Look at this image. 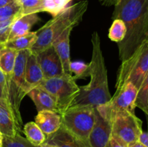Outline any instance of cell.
<instances>
[{"label": "cell", "instance_id": "obj_1", "mask_svg": "<svg viewBox=\"0 0 148 147\" xmlns=\"http://www.w3.org/2000/svg\"><path fill=\"white\" fill-rule=\"evenodd\" d=\"M113 20H122L127 34L118 43L121 61L130 57L148 38V0H119L115 4Z\"/></svg>", "mask_w": 148, "mask_h": 147}, {"label": "cell", "instance_id": "obj_5", "mask_svg": "<svg viewBox=\"0 0 148 147\" xmlns=\"http://www.w3.org/2000/svg\"><path fill=\"white\" fill-rule=\"evenodd\" d=\"M117 74L116 88L132 82L139 89L148 74V41H145L127 60L121 61Z\"/></svg>", "mask_w": 148, "mask_h": 147}, {"label": "cell", "instance_id": "obj_30", "mask_svg": "<svg viewBox=\"0 0 148 147\" xmlns=\"http://www.w3.org/2000/svg\"><path fill=\"white\" fill-rule=\"evenodd\" d=\"M137 141L145 147H148V131L147 132L143 131L142 133L140 134Z\"/></svg>", "mask_w": 148, "mask_h": 147}, {"label": "cell", "instance_id": "obj_37", "mask_svg": "<svg viewBox=\"0 0 148 147\" xmlns=\"http://www.w3.org/2000/svg\"><path fill=\"white\" fill-rule=\"evenodd\" d=\"M4 48H5V46H4V43H0V54H1V50H2Z\"/></svg>", "mask_w": 148, "mask_h": 147}, {"label": "cell", "instance_id": "obj_2", "mask_svg": "<svg viewBox=\"0 0 148 147\" xmlns=\"http://www.w3.org/2000/svg\"><path fill=\"white\" fill-rule=\"evenodd\" d=\"M91 42L92 52L89 63L90 81L88 84L79 86V93L75 97L69 108L89 105L95 108L107 103L111 99L108 88L107 69L98 32L92 33Z\"/></svg>", "mask_w": 148, "mask_h": 147}, {"label": "cell", "instance_id": "obj_26", "mask_svg": "<svg viewBox=\"0 0 148 147\" xmlns=\"http://www.w3.org/2000/svg\"><path fill=\"white\" fill-rule=\"evenodd\" d=\"M70 71L72 74H74L73 78L75 81L77 79H85L90 76L89 64L84 63L82 61H71Z\"/></svg>", "mask_w": 148, "mask_h": 147}, {"label": "cell", "instance_id": "obj_36", "mask_svg": "<svg viewBox=\"0 0 148 147\" xmlns=\"http://www.w3.org/2000/svg\"><path fill=\"white\" fill-rule=\"evenodd\" d=\"M3 138H4V136H3L2 134L0 133V147H2L3 146Z\"/></svg>", "mask_w": 148, "mask_h": 147}, {"label": "cell", "instance_id": "obj_10", "mask_svg": "<svg viewBox=\"0 0 148 147\" xmlns=\"http://www.w3.org/2000/svg\"><path fill=\"white\" fill-rule=\"evenodd\" d=\"M36 55L44 79L64 74L62 62L53 46L39 52Z\"/></svg>", "mask_w": 148, "mask_h": 147}, {"label": "cell", "instance_id": "obj_28", "mask_svg": "<svg viewBox=\"0 0 148 147\" xmlns=\"http://www.w3.org/2000/svg\"><path fill=\"white\" fill-rule=\"evenodd\" d=\"M2 147H36L30 144L26 138L17 134L14 137H6L3 138Z\"/></svg>", "mask_w": 148, "mask_h": 147}, {"label": "cell", "instance_id": "obj_18", "mask_svg": "<svg viewBox=\"0 0 148 147\" xmlns=\"http://www.w3.org/2000/svg\"><path fill=\"white\" fill-rule=\"evenodd\" d=\"M27 95H28L34 102L38 112L42 110H51L58 112L54 98L41 88L38 86L33 88Z\"/></svg>", "mask_w": 148, "mask_h": 147}, {"label": "cell", "instance_id": "obj_19", "mask_svg": "<svg viewBox=\"0 0 148 147\" xmlns=\"http://www.w3.org/2000/svg\"><path fill=\"white\" fill-rule=\"evenodd\" d=\"M36 32H29L27 34L8 40L4 44V46L17 52L25 50H30L36 42Z\"/></svg>", "mask_w": 148, "mask_h": 147}, {"label": "cell", "instance_id": "obj_7", "mask_svg": "<svg viewBox=\"0 0 148 147\" xmlns=\"http://www.w3.org/2000/svg\"><path fill=\"white\" fill-rule=\"evenodd\" d=\"M62 126L89 144L88 138L95 123V108L92 106L68 108L61 115Z\"/></svg>", "mask_w": 148, "mask_h": 147}, {"label": "cell", "instance_id": "obj_29", "mask_svg": "<svg viewBox=\"0 0 148 147\" xmlns=\"http://www.w3.org/2000/svg\"><path fill=\"white\" fill-rule=\"evenodd\" d=\"M0 98L7 99V78L1 69H0Z\"/></svg>", "mask_w": 148, "mask_h": 147}, {"label": "cell", "instance_id": "obj_38", "mask_svg": "<svg viewBox=\"0 0 148 147\" xmlns=\"http://www.w3.org/2000/svg\"><path fill=\"white\" fill-rule=\"evenodd\" d=\"M147 41H148V38H147Z\"/></svg>", "mask_w": 148, "mask_h": 147}, {"label": "cell", "instance_id": "obj_9", "mask_svg": "<svg viewBox=\"0 0 148 147\" xmlns=\"http://www.w3.org/2000/svg\"><path fill=\"white\" fill-rule=\"evenodd\" d=\"M137 92L138 89L132 82H127L116 89L109 102L95 107V108L103 117L110 122L114 115L120 111H130L134 113Z\"/></svg>", "mask_w": 148, "mask_h": 147}, {"label": "cell", "instance_id": "obj_8", "mask_svg": "<svg viewBox=\"0 0 148 147\" xmlns=\"http://www.w3.org/2000/svg\"><path fill=\"white\" fill-rule=\"evenodd\" d=\"M112 132L111 136L118 142L127 147L131 146L137 142L143 132V122L130 111L116 112L111 119Z\"/></svg>", "mask_w": 148, "mask_h": 147}, {"label": "cell", "instance_id": "obj_17", "mask_svg": "<svg viewBox=\"0 0 148 147\" xmlns=\"http://www.w3.org/2000/svg\"><path fill=\"white\" fill-rule=\"evenodd\" d=\"M40 20L37 13L24 14L18 17L12 23L8 40L25 35L30 32V29ZM7 40V41H8Z\"/></svg>", "mask_w": 148, "mask_h": 147}, {"label": "cell", "instance_id": "obj_34", "mask_svg": "<svg viewBox=\"0 0 148 147\" xmlns=\"http://www.w3.org/2000/svg\"><path fill=\"white\" fill-rule=\"evenodd\" d=\"M40 147H57L56 146L53 145V144H47V143H44L43 144H42Z\"/></svg>", "mask_w": 148, "mask_h": 147}, {"label": "cell", "instance_id": "obj_20", "mask_svg": "<svg viewBox=\"0 0 148 147\" xmlns=\"http://www.w3.org/2000/svg\"><path fill=\"white\" fill-rule=\"evenodd\" d=\"M23 133L26 139L34 146L40 147L46 141V136L35 122H29L24 125Z\"/></svg>", "mask_w": 148, "mask_h": 147}, {"label": "cell", "instance_id": "obj_4", "mask_svg": "<svg viewBox=\"0 0 148 147\" xmlns=\"http://www.w3.org/2000/svg\"><path fill=\"white\" fill-rule=\"evenodd\" d=\"M30 50L19 51L11 76L7 79V99L14 112L16 120L22 128L23 120L20 108L22 100L30 92V88L25 82V65Z\"/></svg>", "mask_w": 148, "mask_h": 147}, {"label": "cell", "instance_id": "obj_25", "mask_svg": "<svg viewBox=\"0 0 148 147\" xmlns=\"http://www.w3.org/2000/svg\"><path fill=\"white\" fill-rule=\"evenodd\" d=\"M21 7V15L43 12L42 1L43 0H16Z\"/></svg>", "mask_w": 148, "mask_h": 147}, {"label": "cell", "instance_id": "obj_27", "mask_svg": "<svg viewBox=\"0 0 148 147\" xmlns=\"http://www.w3.org/2000/svg\"><path fill=\"white\" fill-rule=\"evenodd\" d=\"M21 7L17 1L0 7V21L9 20L17 15H21Z\"/></svg>", "mask_w": 148, "mask_h": 147}, {"label": "cell", "instance_id": "obj_14", "mask_svg": "<svg viewBox=\"0 0 148 147\" xmlns=\"http://www.w3.org/2000/svg\"><path fill=\"white\" fill-rule=\"evenodd\" d=\"M35 122L47 138L60 128L62 126V118L60 114L54 111L42 110L38 112L35 118Z\"/></svg>", "mask_w": 148, "mask_h": 147}, {"label": "cell", "instance_id": "obj_12", "mask_svg": "<svg viewBox=\"0 0 148 147\" xmlns=\"http://www.w3.org/2000/svg\"><path fill=\"white\" fill-rule=\"evenodd\" d=\"M8 99L0 98V133L3 136L14 137L22 132Z\"/></svg>", "mask_w": 148, "mask_h": 147}, {"label": "cell", "instance_id": "obj_13", "mask_svg": "<svg viewBox=\"0 0 148 147\" xmlns=\"http://www.w3.org/2000/svg\"><path fill=\"white\" fill-rule=\"evenodd\" d=\"M73 28L74 27H69L66 29L54 40L52 44L62 62L64 74L69 75H72V72L70 71L71 59L69 37Z\"/></svg>", "mask_w": 148, "mask_h": 147}, {"label": "cell", "instance_id": "obj_31", "mask_svg": "<svg viewBox=\"0 0 148 147\" xmlns=\"http://www.w3.org/2000/svg\"><path fill=\"white\" fill-rule=\"evenodd\" d=\"M106 147H127L125 146H124L123 144H120L119 142L116 141L114 138H113L112 136L110 138L109 141L107 143Z\"/></svg>", "mask_w": 148, "mask_h": 147}, {"label": "cell", "instance_id": "obj_24", "mask_svg": "<svg viewBox=\"0 0 148 147\" xmlns=\"http://www.w3.org/2000/svg\"><path fill=\"white\" fill-rule=\"evenodd\" d=\"M126 34L127 27L125 23L119 19L113 20V23L108 33V37L110 40L119 43L124 40Z\"/></svg>", "mask_w": 148, "mask_h": 147}, {"label": "cell", "instance_id": "obj_6", "mask_svg": "<svg viewBox=\"0 0 148 147\" xmlns=\"http://www.w3.org/2000/svg\"><path fill=\"white\" fill-rule=\"evenodd\" d=\"M38 87L50 94L56 101L58 112L60 115L65 112L79 91L72 75L64 74L44 79Z\"/></svg>", "mask_w": 148, "mask_h": 147}, {"label": "cell", "instance_id": "obj_32", "mask_svg": "<svg viewBox=\"0 0 148 147\" xmlns=\"http://www.w3.org/2000/svg\"><path fill=\"white\" fill-rule=\"evenodd\" d=\"M101 1L103 4H106V5H112V4L115 5L118 2L119 0H101Z\"/></svg>", "mask_w": 148, "mask_h": 147}, {"label": "cell", "instance_id": "obj_16", "mask_svg": "<svg viewBox=\"0 0 148 147\" xmlns=\"http://www.w3.org/2000/svg\"><path fill=\"white\" fill-rule=\"evenodd\" d=\"M44 80L43 71L38 61L37 55L32 53L29 54L25 65V82L31 90L38 86Z\"/></svg>", "mask_w": 148, "mask_h": 147}, {"label": "cell", "instance_id": "obj_15", "mask_svg": "<svg viewBox=\"0 0 148 147\" xmlns=\"http://www.w3.org/2000/svg\"><path fill=\"white\" fill-rule=\"evenodd\" d=\"M45 143L53 144L57 147H90L89 144L74 135L62 126L56 133L48 136Z\"/></svg>", "mask_w": 148, "mask_h": 147}, {"label": "cell", "instance_id": "obj_33", "mask_svg": "<svg viewBox=\"0 0 148 147\" xmlns=\"http://www.w3.org/2000/svg\"><path fill=\"white\" fill-rule=\"evenodd\" d=\"M15 0H0V7L7 5V4H10V3L13 2Z\"/></svg>", "mask_w": 148, "mask_h": 147}, {"label": "cell", "instance_id": "obj_3", "mask_svg": "<svg viewBox=\"0 0 148 147\" xmlns=\"http://www.w3.org/2000/svg\"><path fill=\"white\" fill-rule=\"evenodd\" d=\"M88 1H80L68 6L59 14L53 17L41 28L36 31L37 40L30 51L37 54L51 46L54 40L66 29L75 27L79 24L88 9Z\"/></svg>", "mask_w": 148, "mask_h": 147}, {"label": "cell", "instance_id": "obj_22", "mask_svg": "<svg viewBox=\"0 0 148 147\" xmlns=\"http://www.w3.org/2000/svg\"><path fill=\"white\" fill-rule=\"evenodd\" d=\"M71 1L72 0H43L42 10L55 17L66 8Z\"/></svg>", "mask_w": 148, "mask_h": 147}, {"label": "cell", "instance_id": "obj_11", "mask_svg": "<svg viewBox=\"0 0 148 147\" xmlns=\"http://www.w3.org/2000/svg\"><path fill=\"white\" fill-rule=\"evenodd\" d=\"M95 123L90 133L88 143L90 147H106L111 137V122L103 117L95 108Z\"/></svg>", "mask_w": 148, "mask_h": 147}, {"label": "cell", "instance_id": "obj_35", "mask_svg": "<svg viewBox=\"0 0 148 147\" xmlns=\"http://www.w3.org/2000/svg\"><path fill=\"white\" fill-rule=\"evenodd\" d=\"M130 147H145V146H143V144H141L140 143H139L138 141H137V142H136L135 144H134L133 145H132L131 146H130Z\"/></svg>", "mask_w": 148, "mask_h": 147}, {"label": "cell", "instance_id": "obj_21", "mask_svg": "<svg viewBox=\"0 0 148 147\" xmlns=\"http://www.w3.org/2000/svg\"><path fill=\"white\" fill-rule=\"evenodd\" d=\"M18 52L12 49L4 48L0 54V69L8 79L11 76L15 63L16 57Z\"/></svg>", "mask_w": 148, "mask_h": 147}, {"label": "cell", "instance_id": "obj_23", "mask_svg": "<svg viewBox=\"0 0 148 147\" xmlns=\"http://www.w3.org/2000/svg\"><path fill=\"white\" fill-rule=\"evenodd\" d=\"M135 105L148 117V74L138 89Z\"/></svg>", "mask_w": 148, "mask_h": 147}]
</instances>
